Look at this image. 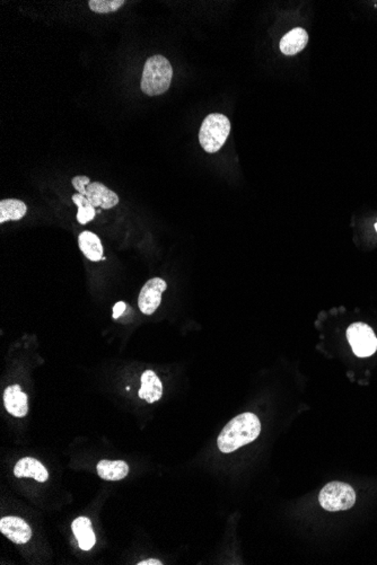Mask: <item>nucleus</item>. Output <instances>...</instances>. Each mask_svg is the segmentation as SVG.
Masks as SVG:
<instances>
[{"label":"nucleus","instance_id":"1","mask_svg":"<svg viewBox=\"0 0 377 565\" xmlns=\"http://www.w3.org/2000/svg\"><path fill=\"white\" fill-rule=\"evenodd\" d=\"M260 432L261 423L259 417L251 412H246L232 419L226 424L218 436L217 446L220 452L229 454L255 441Z\"/></svg>","mask_w":377,"mask_h":565},{"label":"nucleus","instance_id":"20","mask_svg":"<svg viewBox=\"0 0 377 565\" xmlns=\"http://www.w3.org/2000/svg\"><path fill=\"white\" fill-rule=\"evenodd\" d=\"M127 308V303H123V301H119V303H115V306L113 307V318L114 320H118V318L120 317L121 315L125 313V309Z\"/></svg>","mask_w":377,"mask_h":565},{"label":"nucleus","instance_id":"12","mask_svg":"<svg viewBox=\"0 0 377 565\" xmlns=\"http://www.w3.org/2000/svg\"><path fill=\"white\" fill-rule=\"evenodd\" d=\"M308 43V34L306 31L301 27H297L287 33L284 38H281L280 51L286 56H295L297 53L304 50Z\"/></svg>","mask_w":377,"mask_h":565},{"label":"nucleus","instance_id":"13","mask_svg":"<svg viewBox=\"0 0 377 565\" xmlns=\"http://www.w3.org/2000/svg\"><path fill=\"white\" fill-rule=\"evenodd\" d=\"M71 529L78 542L79 548H82L83 551H90L93 548L97 542V537L92 528V522L87 517H79L75 519L71 524Z\"/></svg>","mask_w":377,"mask_h":565},{"label":"nucleus","instance_id":"18","mask_svg":"<svg viewBox=\"0 0 377 565\" xmlns=\"http://www.w3.org/2000/svg\"><path fill=\"white\" fill-rule=\"evenodd\" d=\"M126 3L125 0H90L88 5L94 13L108 14L113 13Z\"/></svg>","mask_w":377,"mask_h":565},{"label":"nucleus","instance_id":"19","mask_svg":"<svg viewBox=\"0 0 377 565\" xmlns=\"http://www.w3.org/2000/svg\"><path fill=\"white\" fill-rule=\"evenodd\" d=\"M71 184H73V187L76 189L79 194L86 196V194H87L86 187L91 184V180H90L88 176H79L78 175V176H75V178L71 180Z\"/></svg>","mask_w":377,"mask_h":565},{"label":"nucleus","instance_id":"8","mask_svg":"<svg viewBox=\"0 0 377 565\" xmlns=\"http://www.w3.org/2000/svg\"><path fill=\"white\" fill-rule=\"evenodd\" d=\"M3 405L13 417H24L29 412L27 395L22 392L20 385H12L3 392Z\"/></svg>","mask_w":377,"mask_h":565},{"label":"nucleus","instance_id":"16","mask_svg":"<svg viewBox=\"0 0 377 565\" xmlns=\"http://www.w3.org/2000/svg\"><path fill=\"white\" fill-rule=\"evenodd\" d=\"M27 213V204L16 199H7L0 201V224L21 220Z\"/></svg>","mask_w":377,"mask_h":565},{"label":"nucleus","instance_id":"4","mask_svg":"<svg viewBox=\"0 0 377 565\" xmlns=\"http://www.w3.org/2000/svg\"><path fill=\"white\" fill-rule=\"evenodd\" d=\"M319 502L327 511L336 513L354 507L356 492L349 484L334 481L327 483L320 491Z\"/></svg>","mask_w":377,"mask_h":565},{"label":"nucleus","instance_id":"15","mask_svg":"<svg viewBox=\"0 0 377 565\" xmlns=\"http://www.w3.org/2000/svg\"><path fill=\"white\" fill-rule=\"evenodd\" d=\"M129 473L128 464L123 461H101L97 464V474L106 481H120Z\"/></svg>","mask_w":377,"mask_h":565},{"label":"nucleus","instance_id":"22","mask_svg":"<svg viewBox=\"0 0 377 565\" xmlns=\"http://www.w3.org/2000/svg\"><path fill=\"white\" fill-rule=\"evenodd\" d=\"M375 229H376V231H377V222H376V224H375Z\"/></svg>","mask_w":377,"mask_h":565},{"label":"nucleus","instance_id":"3","mask_svg":"<svg viewBox=\"0 0 377 565\" xmlns=\"http://www.w3.org/2000/svg\"><path fill=\"white\" fill-rule=\"evenodd\" d=\"M231 134V121L224 114L211 113L202 121L199 131V143L202 149L215 154L225 145Z\"/></svg>","mask_w":377,"mask_h":565},{"label":"nucleus","instance_id":"9","mask_svg":"<svg viewBox=\"0 0 377 565\" xmlns=\"http://www.w3.org/2000/svg\"><path fill=\"white\" fill-rule=\"evenodd\" d=\"M87 194L86 198L93 204L94 207H100L108 210L119 204V196L117 193L106 187L100 182H94L86 187Z\"/></svg>","mask_w":377,"mask_h":565},{"label":"nucleus","instance_id":"6","mask_svg":"<svg viewBox=\"0 0 377 565\" xmlns=\"http://www.w3.org/2000/svg\"><path fill=\"white\" fill-rule=\"evenodd\" d=\"M167 288V283L161 278H152L148 280L141 288L138 297V306L141 312L145 315H152L161 305L162 294Z\"/></svg>","mask_w":377,"mask_h":565},{"label":"nucleus","instance_id":"21","mask_svg":"<svg viewBox=\"0 0 377 565\" xmlns=\"http://www.w3.org/2000/svg\"><path fill=\"white\" fill-rule=\"evenodd\" d=\"M138 565H162L163 563L159 561V559H145V561H141V562L137 563Z\"/></svg>","mask_w":377,"mask_h":565},{"label":"nucleus","instance_id":"17","mask_svg":"<svg viewBox=\"0 0 377 565\" xmlns=\"http://www.w3.org/2000/svg\"><path fill=\"white\" fill-rule=\"evenodd\" d=\"M71 199H73V203L76 204L77 207H78L77 220H78L79 224H86L95 218V215H97L95 207H94L91 202L88 201V199L86 198V196L77 193V194H73Z\"/></svg>","mask_w":377,"mask_h":565},{"label":"nucleus","instance_id":"10","mask_svg":"<svg viewBox=\"0 0 377 565\" xmlns=\"http://www.w3.org/2000/svg\"><path fill=\"white\" fill-rule=\"evenodd\" d=\"M14 475L17 478H34L36 482L41 483L49 478V473L43 466V464L32 457H24L20 459L15 465Z\"/></svg>","mask_w":377,"mask_h":565},{"label":"nucleus","instance_id":"2","mask_svg":"<svg viewBox=\"0 0 377 565\" xmlns=\"http://www.w3.org/2000/svg\"><path fill=\"white\" fill-rule=\"evenodd\" d=\"M173 78V68L165 57L152 56L143 66L141 88L148 96H158L169 91Z\"/></svg>","mask_w":377,"mask_h":565},{"label":"nucleus","instance_id":"5","mask_svg":"<svg viewBox=\"0 0 377 565\" xmlns=\"http://www.w3.org/2000/svg\"><path fill=\"white\" fill-rule=\"evenodd\" d=\"M347 338L356 356L366 358L376 352V335L367 324L354 323L350 325L347 329Z\"/></svg>","mask_w":377,"mask_h":565},{"label":"nucleus","instance_id":"11","mask_svg":"<svg viewBox=\"0 0 377 565\" xmlns=\"http://www.w3.org/2000/svg\"><path fill=\"white\" fill-rule=\"evenodd\" d=\"M163 396V384L152 370H146L141 375V388L139 389V397L147 403L157 402Z\"/></svg>","mask_w":377,"mask_h":565},{"label":"nucleus","instance_id":"7","mask_svg":"<svg viewBox=\"0 0 377 565\" xmlns=\"http://www.w3.org/2000/svg\"><path fill=\"white\" fill-rule=\"evenodd\" d=\"M0 531L3 536L10 539L15 544H25L32 537L31 527L23 519L18 517H3L0 520Z\"/></svg>","mask_w":377,"mask_h":565},{"label":"nucleus","instance_id":"14","mask_svg":"<svg viewBox=\"0 0 377 565\" xmlns=\"http://www.w3.org/2000/svg\"><path fill=\"white\" fill-rule=\"evenodd\" d=\"M80 251L92 262H99L103 259V245L97 235L92 231H83L78 237Z\"/></svg>","mask_w":377,"mask_h":565}]
</instances>
